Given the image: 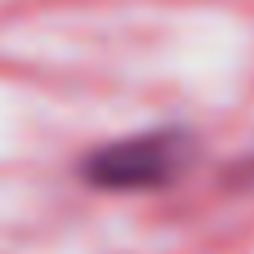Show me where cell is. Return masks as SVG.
<instances>
[{
	"label": "cell",
	"mask_w": 254,
	"mask_h": 254,
	"mask_svg": "<svg viewBox=\"0 0 254 254\" xmlns=\"http://www.w3.org/2000/svg\"><path fill=\"white\" fill-rule=\"evenodd\" d=\"M192 161V138L183 129H147L98 147L85 161V179L107 192H156L174 183Z\"/></svg>",
	"instance_id": "6da1fadb"
}]
</instances>
